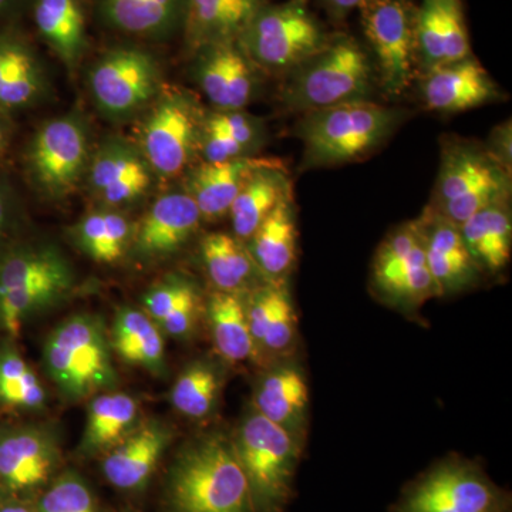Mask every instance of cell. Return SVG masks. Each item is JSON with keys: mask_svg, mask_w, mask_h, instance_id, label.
Returning a JSON list of instances; mask_svg holds the SVG:
<instances>
[{"mask_svg": "<svg viewBox=\"0 0 512 512\" xmlns=\"http://www.w3.org/2000/svg\"><path fill=\"white\" fill-rule=\"evenodd\" d=\"M167 512H254L232 441L200 437L185 444L165 480Z\"/></svg>", "mask_w": 512, "mask_h": 512, "instance_id": "obj_1", "label": "cell"}, {"mask_svg": "<svg viewBox=\"0 0 512 512\" xmlns=\"http://www.w3.org/2000/svg\"><path fill=\"white\" fill-rule=\"evenodd\" d=\"M402 119V110L370 100L309 111L299 126L306 165H336L369 156L393 136Z\"/></svg>", "mask_w": 512, "mask_h": 512, "instance_id": "obj_2", "label": "cell"}, {"mask_svg": "<svg viewBox=\"0 0 512 512\" xmlns=\"http://www.w3.org/2000/svg\"><path fill=\"white\" fill-rule=\"evenodd\" d=\"M76 275L52 245H20L0 255V326L18 338L26 320L72 293Z\"/></svg>", "mask_w": 512, "mask_h": 512, "instance_id": "obj_3", "label": "cell"}, {"mask_svg": "<svg viewBox=\"0 0 512 512\" xmlns=\"http://www.w3.org/2000/svg\"><path fill=\"white\" fill-rule=\"evenodd\" d=\"M110 336L100 318L70 316L46 339L43 357L47 375L66 399L77 402L116 386Z\"/></svg>", "mask_w": 512, "mask_h": 512, "instance_id": "obj_4", "label": "cell"}, {"mask_svg": "<svg viewBox=\"0 0 512 512\" xmlns=\"http://www.w3.org/2000/svg\"><path fill=\"white\" fill-rule=\"evenodd\" d=\"M232 446L247 478L254 512H285L302 441L255 410L242 421Z\"/></svg>", "mask_w": 512, "mask_h": 512, "instance_id": "obj_5", "label": "cell"}, {"mask_svg": "<svg viewBox=\"0 0 512 512\" xmlns=\"http://www.w3.org/2000/svg\"><path fill=\"white\" fill-rule=\"evenodd\" d=\"M373 67L366 50L352 37L329 40L328 45L292 70L284 89L289 109L309 111L369 100Z\"/></svg>", "mask_w": 512, "mask_h": 512, "instance_id": "obj_6", "label": "cell"}, {"mask_svg": "<svg viewBox=\"0 0 512 512\" xmlns=\"http://www.w3.org/2000/svg\"><path fill=\"white\" fill-rule=\"evenodd\" d=\"M251 60L269 72H292L329 43L306 0L264 6L238 39Z\"/></svg>", "mask_w": 512, "mask_h": 512, "instance_id": "obj_7", "label": "cell"}, {"mask_svg": "<svg viewBox=\"0 0 512 512\" xmlns=\"http://www.w3.org/2000/svg\"><path fill=\"white\" fill-rule=\"evenodd\" d=\"M510 175L491 153L474 144H448L441 158L436 211L461 225L490 205L507 202Z\"/></svg>", "mask_w": 512, "mask_h": 512, "instance_id": "obj_8", "label": "cell"}, {"mask_svg": "<svg viewBox=\"0 0 512 512\" xmlns=\"http://www.w3.org/2000/svg\"><path fill=\"white\" fill-rule=\"evenodd\" d=\"M393 512H511V497L480 467L447 460L410 485Z\"/></svg>", "mask_w": 512, "mask_h": 512, "instance_id": "obj_9", "label": "cell"}, {"mask_svg": "<svg viewBox=\"0 0 512 512\" xmlns=\"http://www.w3.org/2000/svg\"><path fill=\"white\" fill-rule=\"evenodd\" d=\"M89 133L76 114L47 121L30 141L26 165L46 197H67L89 168Z\"/></svg>", "mask_w": 512, "mask_h": 512, "instance_id": "obj_10", "label": "cell"}, {"mask_svg": "<svg viewBox=\"0 0 512 512\" xmlns=\"http://www.w3.org/2000/svg\"><path fill=\"white\" fill-rule=\"evenodd\" d=\"M360 13L384 92L399 96L413 80L416 10L409 0H366Z\"/></svg>", "mask_w": 512, "mask_h": 512, "instance_id": "obj_11", "label": "cell"}, {"mask_svg": "<svg viewBox=\"0 0 512 512\" xmlns=\"http://www.w3.org/2000/svg\"><path fill=\"white\" fill-rule=\"evenodd\" d=\"M89 84L101 113L111 119H128L156 97L160 70L144 50L120 47L97 60Z\"/></svg>", "mask_w": 512, "mask_h": 512, "instance_id": "obj_12", "label": "cell"}, {"mask_svg": "<svg viewBox=\"0 0 512 512\" xmlns=\"http://www.w3.org/2000/svg\"><path fill=\"white\" fill-rule=\"evenodd\" d=\"M200 141L197 110L183 94H167L154 104L141 130V151L158 174L177 175L190 163Z\"/></svg>", "mask_w": 512, "mask_h": 512, "instance_id": "obj_13", "label": "cell"}, {"mask_svg": "<svg viewBox=\"0 0 512 512\" xmlns=\"http://www.w3.org/2000/svg\"><path fill=\"white\" fill-rule=\"evenodd\" d=\"M201 220V212L188 192L161 195L134 228L131 245L141 258H163L183 247Z\"/></svg>", "mask_w": 512, "mask_h": 512, "instance_id": "obj_14", "label": "cell"}, {"mask_svg": "<svg viewBox=\"0 0 512 512\" xmlns=\"http://www.w3.org/2000/svg\"><path fill=\"white\" fill-rule=\"evenodd\" d=\"M416 53L426 70L471 56L461 0H421L416 9Z\"/></svg>", "mask_w": 512, "mask_h": 512, "instance_id": "obj_15", "label": "cell"}, {"mask_svg": "<svg viewBox=\"0 0 512 512\" xmlns=\"http://www.w3.org/2000/svg\"><path fill=\"white\" fill-rule=\"evenodd\" d=\"M421 90L426 106L440 113L476 109L498 97L490 74L471 56L427 70Z\"/></svg>", "mask_w": 512, "mask_h": 512, "instance_id": "obj_16", "label": "cell"}, {"mask_svg": "<svg viewBox=\"0 0 512 512\" xmlns=\"http://www.w3.org/2000/svg\"><path fill=\"white\" fill-rule=\"evenodd\" d=\"M60 451L49 431L22 429L0 439V480L12 491L42 487L59 466Z\"/></svg>", "mask_w": 512, "mask_h": 512, "instance_id": "obj_17", "label": "cell"}, {"mask_svg": "<svg viewBox=\"0 0 512 512\" xmlns=\"http://www.w3.org/2000/svg\"><path fill=\"white\" fill-rule=\"evenodd\" d=\"M197 76L202 92L221 111L244 109L254 94L252 62L235 42L204 47Z\"/></svg>", "mask_w": 512, "mask_h": 512, "instance_id": "obj_18", "label": "cell"}, {"mask_svg": "<svg viewBox=\"0 0 512 512\" xmlns=\"http://www.w3.org/2000/svg\"><path fill=\"white\" fill-rule=\"evenodd\" d=\"M420 221L427 266L440 295L474 284L480 269L468 254L458 225L433 210Z\"/></svg>", "mask_w": 512, "mask_h": 512, "instance_id": "obj_19", "label": "cell"}, {"mask_svg": "<svg viewBox=\"0 0 512 512\" xmlns=\"http://www.w3.org/2000/svg\"><path fill=\"white\" fill-rule=\"evenodd\" d=\"M170 443L171 431L163 424H144L107 451L101 471L119 490H140L153 476Z\"/></svg>", "mask_w": 512, "mask_h": 512, "instance_id": "obj_20", "label": "cell"}, {"mask_svg": "<svg viewBox=\"0 0 512 512\" xmlns=\"http://www.w3.org/2000/svg\"><path fill=\"white\" fill-rule=\"evenodd\" d=\"M87 170L92 191L110 205L138 200L151 184L146 158L121 141H111L101 147Z\"/></svg>", "mask_w": 512, "mask_h": 512, "instance_id": "obj_21", "label": "cell"}, {"mask_svg": "<svg viewBox=\"0 0 512 512\" xmlns=\"http://www.w3.org/2000/svg\"><path fill=\"white\" fill-rule=\"evenodd\" d=\"M255 410L303 443L309 413V386L299 367L276 366L255 390Z\"/></svg>", "mask_w": 512, "mask_h": 512, "instance_id": "obj_22", "label": "cell"}, {"mask_svg": "<svg viewBox=\"0 0 512 512\" xmlns=\"http://www.w3.org/2000/svg\"><path fill=\"white\" fill-rule=\"evenodd\" d=\"M45 90V73L29 43L10 30L0 33V111L26 109Z\"/></svg>", "mask_w": 512, "mask_h": 512, "instance_id": "obj_23", "label": "cell"}, {"mask_svg": "<svg viewBox=\"0 0 512 512\" xmlns=\"http://www.w3.org/2000/svg\"><path fill=\"white\" fill-rule=\"evenodd\" d=\"M264 6V0H188V36L200 47L237 42Z\"/></svg>", "mask_w": 512, "mask_h": 512, "instance_id": "obj_24", "label": "cell"}, {"mask_svg": "<svg viewBox=\"0 0 512 512\" xmlns=\"http://www.w3.org/2000/svg\"><path fill=\"white\" fill-rule=\"evenodd\" d=\"M248 251L261 274L272 282L282 281L291 272L298 252V231L292 194L276 205L261 227L249 238Z\"/></svg>", "mask_w": 512, "mask_h": 512, "instance_id": "obj_25", "label": "cell"}, {"mask_svg": "<svg viewBox=\"0 0 512 512\" xmlns=\"http://www.w3.org/2000/svg\"><path fill=\"white\" fill-rule=\"evenodd\" d=\"M289 194L291 181L278 163L266 161L256 168L229 208L235 237L241 241L251 238L276 205Z\"/></svg>", "mask_w": 512, "mask_h": 512, "instance_id": "obj_26", "label": "cell"}, {"mask_svg": "<svg viewBox=\"0 0 512 512\" xmlns=\"http://www.w3.org/2000/svg\"><path fill=\"white\" fill-rule=\"evenodd\" d=\"M265 163L241 157L225 163L200 165L191 175L187 192L197 204L201 217L215 220L228 214L249 175Z\"/></svg>", "mask_w": 512, "mask_h": 512, "instance_id": "obj_27", "label": "cell"}, {"mask_svg": "<svg viewBox=\"0 0 512 512\" xmlns=\"http://www.w3.org/2000/svg\"><path fill=\"white\" fill-rule=\"evenodd\" d=\"M458 228L480 271L498 272L510 262L512 222L507 202L478 211Z\"/></svg>", "mask_w": 512, "mask_h": 512, "instance_id": "obj_28", "label": "cell"}, {"mask_svg": "<svg viewBox=\"0 0 512 512\" xmlns=\"http://www.w3.org/2000/svg\"><path fill=\"white\" fill-rule=\"evenodd\" d=\"M188 0H99L100 12L113 28L128 35L163 37L180 26Z\"/></svg>", "mask_w": 512, "mask_h": 512, "instance_id": "obj_29", "label": "cell"}, {"mask_svg": "<svg viewBox=\"0 0 512 512\" xmlns=\"http://www.w3.org/2000/svg\"><path fill=\"white\" fill-rule=\"evenodd\" d=\"M111 348L131 365L143 367L154 375L165 373L164 340L160 328L144 311L120 309L110 336Z\"/></svg>", "mask_w": 512, "mask_h": 512, "instance_id": "obj_30", "label": "cell"}, {"mask_svg": "<svg viewBox=\"0 0 512 512\" xmlns=\"http://www.w3.org/2000/svg\"><path fill=\"white\" fill-rule=\"evenodd\" d=\"M144 312L174 338H187L197 325L201 296L197 286L183 276H171L144 295Z\"/></svg>", "mask_w": 512, "mask_h": 512, "instance_id": "obj_31", "label": "cell"}, {"mask_svg": "<svg viewBox=\"0 0 512 512\" xmlns=\"http://www.w3.org/2000/svg\"><path fill=\"white\" fill-rule=\"evenodd\" d=\"M35 23L40 36L73 70L87 46L86 20L77 0H37Z\"/></svg>", "mask_w": 512, "mask_h": 512, "instance_id": "obj_32", "label": "cell"}, {"mask_svg": "<svg viewBox=\"0 0 512 512\" xmlns=\"http://www.w3.org/2000/svg\"><path fill=\"white\" fill-rule=\"evenodd\" d=\"M137 413L136 400L126 393H103L94 397L87 412L80 451L84 456L107 453L133 429Z\"/></svg>", "mask_w": 512, "mask_h": 512, "instance_id": "obj_33", "label": "cell"}, {"mask_svg": "<svg viewBox=\"0 0 512 512\" xmlns=\"http://www.w3.org/2000/svg\"><path fill=\"white\" fill-rule=\"evenodd\" d=\"M208 319L215 349L227 362L259 356L249 330L247 303L238 292H215L208 303Z\"/></svg>", "mask_w": 512, "mask_h": 512, "instance_id": "obj_34", "label": "cell"}, {"mask_svg": "<svg viewBox=\"0 0 512 512\" xmlns=\"http://www.w3.org/2000/svg\"><path fill=\"white\" fill-rule=\"evenodd\" d=\"M134 227L119 212L101 210L87 214L72 229L74 244L93 261L114 264L126 254Z\"/></svg>", "mask_w": 512, "mask_h": 512, "instance_id": "obj_35", "label": "cell"}, {"mask_svg": "<svg viewBox=\"0 0 512 512\" xmlns=\"http://www.w3.org/2000/svg\"><path fill=\"white\" fill-rule=\"evenodd\" d=\"M201 255L212 284L221 292L239 293L259 272L241 239L225 232H212L202 239Z\"/></svg>", "mask_w": 512, "mask_h": 512, "instance_id": "obj_36", "label": "cell"}, {"mask_svg": "<svg viewBox=\"0 0 512 512\" xmlns=\"http://www.w3.org/2000/svg\"><path fill=\"white\" fill-rule=\"evenodd\" d=\"M224 373L211 362L192 363L181 373L171 390V403L177 412L191 419L210 416L220 400Z\"/></svg>", "mask_w": 512, "mask_h": 512, "instance_id": "obj_37", "label": "cell"}, {"mask_svg": "<svg viewBox=\"0 0 512 512\" xmlns=\"http://www.w3.org/2000/svg\"><path fill=\"white\" fill-rule=\"evenodd\" d=\"M375 284L390 301L404 306H417L431 296H439V289L427 266L424 238L423 244L414 249L402 265L377 276Z\"/></svg>", "mask_w": 512, "mask_h": 512, "instance_id": "obj_38", "label": "cell"}, {"mask_svg": "<svg viewBox=\"0 0 512 512\" xmlns=\"http://www.w3.org/2000/svg\"><path fill=\"white\" fill-rule=\"evenodd\" d=\"M42 384L15 350L0 352V402L37 409L45 403Z\"/></svg>", "mask_w": 512, "mask_h": 512, "instance_id": "obj_39", "label": "cell"}, {"mask_svg": "<svg viewBox=\"0 0 512 512\" xmlns=\"http://www.w3.org/2000/svg\"><path fill=\"white\" fill-rule=\"evenodd\" d=\"M36 512H101L92 488L74 471L57 477L40 497Z\"/></svg>", "mask_w": 512, "mask_h": 512, "instance_id": "obj_40", "label": "cell"}, {"mask_svg": "<svg viewBox=\"0 0 512 512\" xmlns=\"http://www.w3.org/2000/svg\"><path fill=\"white\" fill-rule=\"evenodd\" d=\"M296 333H298V315H296L295 306L289 292L284 286L279 285L274 309L266 323L264 338L259 346V355L285 353L295 343Z\"/></svg>", "mask_w": 512, "mask_h": 512, "instance_id": "obj_41", "label": "cell"}, {"mask_svg": "<svg viewBox=\"0 0 512 512\" xmlns=\"http://www.w3.org/2000/svg\"><path fill=\"white\" fill-rule=\"evenodd\" d=\"M200 146L204 154L205 163L217 164L225 161L241 158L247 151L244 144L239 143L234 137L229 136L220 128L212 127L205 123L200 137Z\"/></svg>", "mask_w": 512, "mask_h": 512, "instance_id": "obj_42", "label": "cell"}, {"mask_svg": "<svg viewBox=\"0 0 512 512\" xmlns=\"http://www.w3.org/2000/svg\"><path fill=\"white\" fill-rule=\"evenodd\" d=\"M207 124L220 128L247 148L254 144L256 138L255 123L239 111H221V113L210 117Z\"/></svg>", "mask_w": 512, "mask_h": 512, "instance_id": "obj_43", "label": "cell"}, {"mask_svg": "<svg viewBox=\"0 0 512 512\" xmlns=\"http://www.w3.org/2000/svg\"><path fill=\"white\" fill-rule=\"evenodd\" d=\"M18 215V197L15 188L6 180L0 177V244L8 237L10 229L15 224Z\"/></svg>", "mask_w": 512, "mask_h": 512, "instance_id": "obj_44", "label": "cell"}, {"mask_svg": "<svg viewBox=\"0 0 512 512\" xmlns=\"http://www.w3.org/2000/svg\"><path fill=\"white\" fill-rule=\"evenodd\" d=\"M323 2H325L326 8L329 9L333 16L343 18L352 10L362 8L366 0H323Z\"/></svg>", "mask_w": 512, "mask_h": 512, "instance_id": "obj_45", "label": "cell"}, {"mask_svg": "<svg viewBox=\"0 0 512 512\" xmlns=\"http://www.w3.org/2000/svg\"><path fill=\"white\" fill-rule=\"evenodd\" d=\"M9 147V127L5 114L0 111V161L5 157Z\"/></svg>", "mask_w": 512, "mask_h": 512, "instance_id": "obj_46", "label": "cell"}, {"mask_svg": "<svg viewBox=\"0 0 512 512\" xmlns=\"http://www.w3.org/2000/svg\"><path fill=\"white\" fill-rule=\"evenodd\" d=\"M22 0H0V23L5 22L16 12Z\"/></svg>", "mask_w": 512, "mask_h": 512, "instance_id": "obj_47", "label": "cell"}, {"mask_svg": "<svg viewBox=\"0 0 512 512\" xmlns=\"http://www.w3.org/2000/svg\"><path fill=\"white\" fill-rule=\"evenodd\" d=\"M0 512H36V510L22 504H5L0 505Z\"/></svg>", "mask_w": 512, "mask_h": 512, "instance_id": "obj_48", "label": "cell"}]
</instances>
